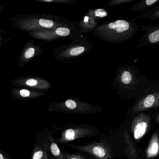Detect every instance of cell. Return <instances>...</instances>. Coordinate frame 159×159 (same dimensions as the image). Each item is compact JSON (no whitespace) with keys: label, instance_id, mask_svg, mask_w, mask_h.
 Listing matches in <instances>:
<instances>
[{"label":"cell","instance_id":"ba28073f","mask_svg":"<svg viewBox=\"0 0 159 159\" xmlns=\"http://www.w3.org/2000/svg\"><path fill=\"white\" fill-rule=\"evenodd\" d=\"M81 39L71 43L69 48L67 50V56L69 57H75L81 55L88 50V45H85L82 42L80 41Z\"/></svg>","mask_w":159,"mask_h":159},{"label":"cell","instance_id":"7c38bea8","mask_svg":"<svg viewBox=\"0 0 159 159\" xmlns=\"http://www.w3.org/2000/svg\"><path fill=\"white\" fill-rule=\"evenodd\" d=\"M51 150L54 156H59L60 154V150L57 145L55 143H52L51 146Z\"/></svg>","mask_w":159,"mask_h":159},{"label":"cell","instance_id":"9a60e30c","mask_svg":"<svg viewBox=\"0 0 159 159\" xmlns=\"http://www.w3.org/2000/svg\"><path fill=\"white\" fill-rule=\"evenodd\" d=\"M26 84L30 86H35L38 84V81L35 79H29L26 82Z\"/></svg>","mask_w":159,"mask_h":159},{"label":"cell","instance_id":"6da1fadb","mask_svg":"<svg viewBox=\"0 0 159 159\" xmlns=\"http://www.w3.org/2000/svg\"><path fill=\"white\" fill-rule=\"evenodd\" d=\"M137 30L133 22L118 20L99 26L95 30L94 34L104 41L118 43L132 38Z\"/></svg>","mask_w":159,"mask_h":159},{"label":"cell","instance_id":"9c48e42d","mask_svg":"<svg viewBox=\"0 0 159 159\" xmlns=\"http://www.w3.org/2000/svg\"><path fill=\"white\" fill-rule=\"evenodd\" d=\"M148 41L152 44H155L159 41V29L155 30L151 32L148 36Z\"/></svg>","mask_w":159,"mask_h":159},{"label":"cell","instance_id":"277c9868","mask_svg":"<svg viewBox=\"0 0 159 159\" xmlns=\"http://www.w3.org/2000/svg\"><path fill=\"white\" fill-rule=\"evenodd\" d=\"M66 110L73 113L91 114L100 111L99 107L73 99H69L64 103Z\"/></svg>","mask_w":159,"mask_h":159},{"label":"cell","instance_id":"5bb4252c","mask_svg":"<svg viewBox=\"0 0 159 159\" xmlns=\"http://www.w3.org/2000/svg\"><path fill=\"white\" fill-rule=\"evenodd\" d=\"M67 159H86L83 156L78 153L66 155Z\"/></svg>","mask_w":159,"mask_h":159},{"label":"cell","instance_id":"52a82bcc","mask_svg":"<svg viewBox=\"0 0 159 159\" xmlns=\"http://www.w3.org/2000/svg\"><path fill=\"white\" fill-rule=\"evenodd\" d=\"M159 152V138L158 132H155L150 140L146 151L147 159H152L158 156Z\"/></svg>","mask_w":159,"mask_h":159},{"label":"cell","instance_id":"3957f363","mask_svg":"<svg viewBox=\"0 0 159 159\" xmlns=\"http://www.w3.org/2000/svg\"><path fill=\"white\" fill-rule=\"evenodd\" d=\"M71 148L92 154L98 159H111L112 154L108 148L100 143H93L85 146L71 145Z\"/></svg>","mask_w":159,"mask_h":159},{"label":"cell","instance_id":"2e32d148","mask_svg":"<svg viewBox=\"0 0 159 159\" xmlns=\"http://www.w3.org/2000/svg\"><path fill=\"white\" fill-rule=\"evenodd\" d=\"M20 94L22 97H27L30 95V92L28 90L26 89H23L20 91Z\"/></svg>","mask_w":159,"mask_h":159},{"label":"cell","instance_id":"8fae6325","mask_svg":"<svg viewBox=\"0 0 159 159\" xmlns=\"http://www.w3.org/2000/svg\"><path fill=\"white\" fill-rule=\"evenodd\" d=\"M94 17L97 18H103L107 16L108 13L107 11L104 9H97L93 11Z\"/></svg>","mask_w":159,"mask_h":159},{"label":"cell","instance_id":"e0dca14e","mask_svg":"<svg viewBox=\"0 0 159 159\" xmlns=\"http://www.w3.org/2000/svg\"><path fill=\"white\" fill-rule=\"evenodd\" d=\"M43 156V152L41 151L37 152L33 156V159H40Z\"/></svg>","mask_w":159,"mask_h":159},{"label":"cell","instance_id":"30bf717a","mask_svg":"<svg viewBox=\"0 0 159 159\" xmlns=\"http://www.w3.org/2000/svg\"><path fill=\"white\" fill-rule=\"evenodd\" d=\"M39 24L41 26L46 28H52L54 26V22L50 19H40L39 20Z\"/></svg>","mask_w":159,"mask_h":159},{"label":"cell","instance_id":"ac0fdd59","mask_svg":"<svg viewBox=\"0 0 159 159\" xmlns=\"http://www.w3.org/2000/svg\"><path fill=\"white\" fill-rule=\"evenodd\" d=\"M0 159H3V157L2 154H0Z\"/></svg>","mask_w":159,"mask_h":159},{"label":"cell","instance_id":"5b68a950","mask_svg":"<svg viewBox=\"0 0 159 159\" xmlns=\"http://www.w3.org/2000/svg\"><path fill=\"white\" fill-rule=\"evenodd\" d=\"M159 94L157 93L150 94L139 101L132 109V113L135 114L143 111L159 107Z\"/></svg>","mask_w":159,"mask_h":159},{"label":"cell","instance_id":"8992f818","mask_svg":"<svg viewBox=\"0 0 159 159\" xmlns=\"http://www.w3.org/2000/svg\"><path fill=\"white\" fill-rule=\"evenodd\" d=\"M97 132L92 128L79 127L69 128L65 131L64 134V140L65 141H73L78 139L92 136Z\"/></svg>","mask_w":159,"mask_h":159},{"label":"cell","instance_id":"4fadbf2b","mask_svg":"<svg viewBox=\"0 0 159 159\" xmlns=\"http://www.w3.org/2000/svg\"><path fill=\"white\" fill-rule=\"evenodd\" d=\"M35 50L33 48H30L27 50L25 54V57L27 59H29L33 57L35 54Z\"/></svg>","mask_w":159,"mask_h":159},{"label":"cell","instance_id":"7a4b0ae2","mask_svg":"<svg viewBox=\"0 0 159 159\" xmlns=\"http://www.w3.org/2000/svg\"><path fill=\"white\" fill-rule=\"evenodd\" d=\"M151 121L150 116L147 113H140L135 117L131 125V130L135 140H139L146 134Z\"/></svg>","mask_w":159,"mask_h":159}]
</instances>
